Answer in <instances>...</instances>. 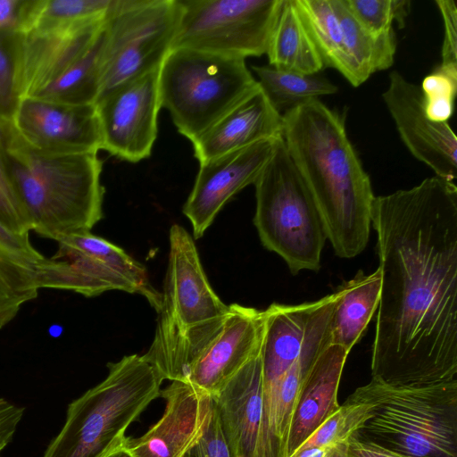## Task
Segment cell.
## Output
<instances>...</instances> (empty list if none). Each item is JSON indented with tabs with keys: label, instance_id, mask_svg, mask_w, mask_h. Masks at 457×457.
<instances>
[{
	"label": "cell",
	"instance_id": "30",
	"mask_svg": "<svg viewBox=\"0 0 457 457\" xmlns=\"http://www.w3.org/2000/svg\"><path fill=\"white\" fill-rule=\"evenodd\" d=\"M299 14L307 29L325 68L347 76V60L342 30L332 0H295Z\"/></svg>",
	"mask_w": 457,
	"mask_h": 457
},
{
	"label": "cell",
	"instance_id": "20",
	"mask_svg": "<svg viewBox=\"0 0 457 457\" xmlns=\"http://www.w3.org/2000/svg\"><path fill=\"white\" fill-rule=\"evenodd\" d=\"M104 21L22 34L18 78L21 98L35 95L83 56L100 35Z\"/></svg>",
	"mask_w": 457,
	"mask_h": 457
},
{
	"label": "cell",
	"instance_id": "26",
	"mask_svg": "<svg viewBox=\"0 0 457 457\" xmlns=\"http://www.w3.org/2000/svg\"><path fill=\"white\" fill-rule=\"evenodd\" d=\"M266 54L280 71L312 75L325 68L295 0H283Z\"/></svg>",
	"mask_w": 457,
	"mask_h": 457
},
{
	"label": "cell",
	"instance_id": "16",
	"mask_svg": "<svg viewBox=\"0 0 457 457\" xmlns=\"http://www.w3.org/2000/svg\"><path fill=\"white\" fill-rule=\"evenodd\" d=\"M53 259L67 262L104 292L120 290L145 296L157 311L162 294L153 288L145 267L106 239L80 231L59 237Z\"/></svg>",
	"mask_w": 457,
	"mask_h": 457
},
{
	"label": "cell",
	"instance_id": "12",
	"mask_svg": "<svg viewBox=\"0 0 457 457\" xmlns=\"http://www.w3.org/2000/svg\"><path fill=\"white\" fill-rule=\"evenodd\" d=\"M12 125L20 139L38 152L70 154L101 150L95 104L76 105L22 97Z\"/></svg>",
	"mask_w": 457,
	"mask_h": 457
},
{
	"label": "cell",
	"instance_id": "21",
	"mask_svg": "<svg viewBox=\"0 0 457 457\" xmlns=\"http://www.w3.org/2000/svg\"><path fill=\"white\" fill-rule=\"evenodd\" d=\"M283 117L260 86L192 141L199 163L254 143L282 137Z\"/></svg>",
	"mask_w": 457,
	"mask_h": 457
},
{
	"label": "cell",
	"instance_id": "35",
	"mask_svg": "<svg viewBox=\"0 0 457 457\" xmlns=\"http://www.w3.org/2000/svg\"><path fill=\"white\" fill-rule=\"evenodd\" d=\"M0 221L19 234L31 231L28 216L14 191L0 156Z\"/></svg>",
	"mask_w": 457,
	"mask_h": 457
},
{
	"label": "cell",
	"instance_id": "36",
	"mask_svg": "<svg viewBox=\"0 0 457 457\" xmlns=\"http://www.w3.org/2000/svg\"><path fill=\"white\" fill-rule=\"evenodd\" d=\"M183 457H231L213 401L211 414L202 436Z\"/></svg>",
	"mask_w": 457,
	"mask_h": 457
},
{
	"label": "cell",
	"instance_id": "33",
	"mask_svg": "<svg viewBox=\"0 0 457 457\" xmlns=\"http://www.w3.org/2000/svg\"><path fill=\"white\" fill-rule=\"evenodd\" d=\"M359 22L374 34L393 31V23L403 28L410 0H344Z\"/></svg>",
	"mask_w": 457,
	"mask_h": 457
},
{
	"label": "cell",
	"instance_id": "7",
	"mask_svg": "<svg viewBox=\"0 0 457 457\" xmlns=\"http://www.w3.org/2000/svg\"><path fill=\"white\" fill-rule=\"evenodd\" d=\"M253 185V223L263 246L279 255L293 275L302 270L318 271L326 230L282 137Z\"/></svg>",
	"mask_w": 457,
	"mask_h": 457
},
{
	"label": "cell",
	"instance_id": "2",
	"mask_svg": "<svg viewBox=\"0 0 457 457\" xmlns=\"http://www.w3.org/2000/svg\"><path fill=\"white\" fill-rule=\"evenodd\" d=\"M282 117L287 151L314 199L327 239L338 257L359 255L369 241L375 195L344 119L319 98Z\"/></svg>",
	"mask_w": 457,
	"mask_h": 457
},
{
	"label": "cell",
	"instance_id": "1",
	"mask_svg": "<svg viewBox=\"0 0 457 457\" xmlns=\"http://www.w3.org/2000/svg\"><path fill=\"white\" fill-rule=\"evenodd\" d=\"M382 274L371 378L393 386L457 375V187L434 176L375 196Z\"/></svg>",
	"mask_w": 457,
	"mask_h": 457
},
{
	"label": "cell",
	"instance_id": "37",
	"mask_svg": "<svg viewBox=\"0 0 457 457\" xmlns=\"http://www.w3.org/2000/svg\"><path fill=\"white\" fill-rule=\"evenodd\" d=\"M444 21L441 66L457 68V7L453 0H436Z\"/></svg>",
	"mask_w": 457,
	"mask_h": 457
},
{
	"label": "cell",
	"instance_id": "24",
	"mask_svg": "<svg viewBox=\"0 0 457 457\" xmlns=\"http://www.w3.org/2000/svg\"><path fill=\"white\" fill-rule=\"evenodd\" d=\"M342 30L347 60L346 80L353 87L364 83L376 71L388 69L396 51L395 31L374 34L354 17L344 0H332Z\"/></svg>",
	"mask_w": 457,
	"mask_h": 457
},
{
	"label": "cell",
	"instance_id": "10",
	"mask_svg": "<svg viewBox=\"0 0 457 457\" xmlns=\"http://www.w3.org/2000/svg\"><path fill=\"white\" fill-rule=\"evenodd\" d=\"M173 48L245 59L266 54L283 0H178Z\"/></svg>",
	"mask_w": 457,
	"mask_h": 457
},
{
	"label": "cell",
	"instance_id": "25",
	"mask_svg": "<svg viewBox=\"0 0 457 457\" xmlns=\"http://www.w3.org/2000/svg\"><path fill=\"white\" fill-rule=\"evenodd\" d=\"M381 286L379 268L370 274L359 270L352 279L339 286L341 296L332 316L331 344L351 351L378 309Z\"/></svg>",
	"mask_w": 457,
	"mask_h": 457
},
{
	"label": "cell",
	"instance_id": "38",
	"mask_svg": "<svg viewBox=\"0 0 457 457\" xmlns=\"http://www.w3.org/2000/svg\"><path fill=\"white\" fill-rule=\"evenodd\" d=\"M30 0H0V31L21 32Z\"/></svg>",
	"mask_w": 457,
	"mask_h": 457
},
{
	"label": "cell",
	"instance_id": "14",
	"mask_svg": "<svg viewBox=\"0 0 457 457\" xmlns=\"http://www.w3.org/2000/svg\"><path fill=\"white\" fill-rule=\"evenodd\" d=\"M383 100L411 154L436 176L453 181L457 175L456 136L448 122L428 119L420 86L394 71Z\"/></svg>",
	"mask_w": 457,
	"mask_h": 457
},
{
	"label": "cell",
	"instance_id": "44",
	"mask_svg": "<svg viewBox=\"0 0 457 457\" xmlns=\"http://www.w3.org/2000/svg\"><path fill=\"white\" fill-rule=\"evenodd\" d=\"M346 449H347V445L345 446L344 448H342L338 452V453H337V455L336 457H346Z\"/></svg>",
	"mask_w": 457,
	"mask_h": 457
},
{
	"label": "cell",
	"instance_id": "6",
	"mask_svg": "<svg viewBox=\"0 0 457 457\" xmlns=\"http://www.w3.org/2000/svg\"><path fill=\"white\" fill-rule=\"evenodd\" d=\"M106 378L68 406L42 457H97L158 396L164 380L143 355L107 364Z\"/></svg>",
	"mask_w": 457,
	"mask_h": 457
},
{
	"label": "cell",
	"instance_id": "28",
	"mask_svg": "<svg viewBox=\"0 0 457 457\" xmlns=\"http://www.w3.org/2000/svg\"><path fill=\"white\" fill-rule=\"evenodd\" d=\"M113 0H30L21 34L104 21Z\"/></svg>",
	"mask_w": 457,
	"mask_h": 457
},
{
	"label": "cell",
	"instance_id": "32",
	"mask_svg": "<svg viewBox=\"0 0 457 457\" xmlns=\"http://www.w3.org/2000/svg\"><path fill=\"white\" fill-rule=\"evenodd\" d=\"M22 34L0 31V120L12 123L21 100L19 64Z\"/></svg>",
	"mask_w": 457,
	"mask_h": 457
},
{
	"label": "cell",
	"instance_id": "31",
	"mask_svg": "<svg viewBox=\"0 0 457 457\" xmlns=\"http://www.w3.org/2000/svg\"><path fill=\"white\" fill-rule=\"evenodd\" d=\"M376 404L362 386L358 387L298 450L347 445L350 437L372 416Z\"/></svg>",
	"mask_w": 457,
	"mask_h": 457
},
{
	"label": "cell",
	"instance_id": "27",
	"mask_svg": "<svg viewBox=\"0 0 457 457\" xmlns=\"http://www.w3.org/2000/svg\"><path fill=\"white\" fill-rule=\"evenodd\" d=\"M103 30L104 27L95 43L83 56L32 97L68 104H95L100 91Z\"/></svg>",
	"mask_w": 457,
	"mask_h": 457
},
{
	"label": "cell",
	"instance_id": "41",
	"mask_svg": "<svg viewBox=\"0 0 457 457\" xmlns=\"http://www.w3.org/2000/svg\"><path fill=\"white\" fill-rule=\"evenodd\" d=\"M346 445L305 447L295 452L291 457H336L338 452Z\"/></svg>",
	"mask_w": 457,
	"mask_h": 457
},
{
	"label": "cell",
	"instance_id": "15",
	"mask_svg": "<svg viewBox=\"0 0 457 457\" xmlns=\"http://www.w3.org/2000/svg\"><path fill=\"white\" fill-rule=\"evenodd\" d=\"M71 281L66 262L46 258L33 247L29 233H16L0 221V329L40 289L69 291Z\"/></svg>",
	"mask_w": 457,
	"mask_h": 457
},
{
	"label": "cell",
	"instance_id": "40",
	"mask_svg": "<svg viewBox=\"0 0 457 457\" xmlns=\"http://www.w3.org/2000/svg\"><path fill=\"white\" fill-rule=\"evenodd\" d=\"M346 457H403L372 443L351 436L347 443Z\"/></svg>",
	"mask_w": 457,
	"mask_h": 457
},
{
	"label": "cell",
	"instance_id": "29",
	"mask_svg": "<svg viewBox=\"0 0 457 457\" xmlns=\"http://www.w3.org/2000/svg\"><path fill=\"white\" fill-rule=\"evenodd\" d=\"M257 82L271 105L281 113L320 96L337 93V87L318 74L302 75L272 66H252Z\"/></svg>",
	"mask_w": 457,
	"mask_h": 457
},
{
	"label": "cell",
	"instance_id": "39",
	"mask_svg": "<svg viewBox=\"0 0 457 457\" xmlns=\"http://www.w3.org/2000/svg\"><path fill=\"white\" fill-rule=\"evenodd\" d=\"M24 409L0 397V453L11 441Z\"/></svg>",
	"mask_w": 457,
	"mask_h": 457
},
{
	"label": "cell",
	"instance_id": "4",
	"mask_svg": "<svg viewBox=\"0 0 457 457\" xmlns=\"http://www.w3.org/2000/svg\"><path fill=\"white\" fill-rule=\"evenodd\" d=\"M228 310L212 290L192 237L172 225L157 327L143 357L163 379L184 381L221 331Z\"/></svg>",
	"mask_w": 457,
	"mask_h": 457
},
{
	"label": "cell",
	"instance_id": "18",
	"mask_svg": "<svg viewBox=\"0 0 457 457\" xmlns=\"http://www.w3.org/2000/svg\"><path fill=\"white\" fill-rule=\"evenodd\" d=\"M228 308L221 331L195 361L184 380L211 396L216 395L262 345L263 311L237 303Z\"/></svg>",
	"mask_w": 457,
	"mask_h": 457
},
{
	"label": "cell",
	"instance_id": "13",
	"mask_svg": "<svg viewBox=\"0 0 457 457\" xmlns=\"http://www.w3.org/2000/svg\"><path fill=\"white\" fill-rule=\"evenodd\" d=\"M278 138L262 140L200 163L182 209L192 224L195 239L204 234L232 196L254 184Z\"/></svg>",
	"mask_w": 457,
	"mask_h": 457
},
{
	"label": "cell",
	"instance_id": "5",
	"mask_svg": "<svg viewBox=\"0 0 457 457\" xmlns=\"http://www.w3.org/2000/svg\"><path fill=\"white\" fill-rule=\"evenodd\" d=\"M376 402L353 435L403 457H457V379L420 386H362Z\"/></svg>",
	"mask_w": 457,
	"mask_h": 457
},
{
	"label": "cell",
	"instance_id": "8",
	"mask_svg": "<svg viewBox=\"0 0 457 457\" xmlns=\"http://www.w3.org/2000/svg\"><path fill=\"white\" fill-rule=\"evenodd\" d=\"M161 108L191 142L258 87L245 59L173 48L159 69Z\"/></svg>",
	"mask_w": 457,
	"mask_h": 457
},
{
	"label": "cell",
	"instance_id": "19",
	"mask_svg": "<svg viewBox=\"0 0 457 457\" xmlns=\"http://www.w3.org/2000/svg\"><path fill=\"white\" fill-rule=\"evenodd\" d=\"M212 397L231 457H258L263 421L261 349Z\"/></svg>",
	"mask_w": 457,
	"mask_h": 457
},
{
	"label": "cell",
	"instance_id": "3",
	"mask_svg": "<svg viewBox=\"0 0 457 457\" xmlns=\"http://www.w3.org/2000/svg\"><path fill=\"white\" fill-rule=\"evenodd\" d=\"M2 159L31 230L56 241L90 231L103 218V163L97 153L53 154L24 144L11 124Z\"/></svg>",
	"mask_w": 457,
	"mask_h": 457
},
{
	"label": "cell",
	"instance_id": "42",
	"mask_svg": "<svg viewBox=\"0 0 457 457\" xmlns=\"http://www.w3.org/2000/svg\"><path fill=\"white\" fill-rule=\"evenodd\" d=\"M97 457H135L127 445V436L124 435L116 438Z\"/></svg>",
	"mask_w": 457,
	"mask_h": 457
},
{
	"label": "cell",
	"instance_id": "22",
	"mask_svg": "<svg viewBox=\"0 0 457 457\" xmlns=\"http://www.w3.org/2000/svg\"><path fill=\"white\" fill-rule=\"evenodd\" d=\"M349 351L329 344L301 386L290 420L286 457H291L339 407L337 392Z\"/></svg>",
	"mask_w": 457,
	"mask_h": 457
},
{
	"label": "cell",
	"instance_id": "9",
	"mask_svg": "<svg viewBox=\"0 0 457 457\" xmlns=\"http://www.w3.org/2000/svg\"><path fill=\"white\" fill-rule=\"evenodd\" d=\"M179 16L178 0H113L104 24L97 100L160 68L171 50Z\"/></svg>",
	"mask_w": 457,
	"mask_h": 457
},
{
	"label": "cell",
	"instance_id": "43",
	"mask_svg": "<svg viewBox=\"0 0 457 457\" xmlns=\"http://www.w3.org/2000/svg\"><path fill=\"white\" fill-rule=\"evenodd\" d=\"M12 123H4L0 120V156L6 147L9 137L10 127Z\"/></svg>",
	"mask_w": 457,
	"mask_h": 457
},
{
	"label": "cell",
	"instance_id": "23",
	"mask_svg": "<svg viewBox=\"0 0 457 457\" xmlns=\"http://www.w3.org/2000/svg\"><path fill=\"white\" fill-rule=\"evenodd\" d=\"M321 303L322 298L293 305L274 303L263 311L262 402L300 355Z\"/></svg>",
	"mask_w": 457,
	"mask_h": 457
},
{
	"label": "cell",
	"instance_id": "17",
	"mask_svg": "<svg viewBox=\"0 0 457 457\" xmlns=\"http://www.w3.org/2000/svg\"><path fill=\"white\" fill-rule=\"evenodd\" d=\"M165 400L161 419L137 438L127 437L135 457H183L202 436L212 397L187 381L174 380L160 391Z\"/></svg>",
	"mask_w": 457,
	"mask_h": 457
},
{
	"label": "cell",
	"instance_id": "34",
	"mask_svg": "<svg viewBox=\"0 0 457 457\" xmlns=\"http://www.w3.org/2000/svg\"><path fill=\"white\" fill-rule=\"evenodd\" d=\"M420 87L428 119L436 122H447L453 112L457 68L439 65L425 77Z\"/></svg>",
	"mask_w": 457,
	"mask_h": 457
},
{
	"label": "cell",
	"instance_id": "11",
	"mask_svg": "<svg viewBox=\"0 0 457 457\" xmlns=\"http://www.w3.org/2000/svg\"><path fill=\"white\" fill-rule=\"evenodd\" d=\"M159 69L125 81L96 102L101 149L129 162L151 155L161 109Z\"/></svg>",
	"mask_w": 457,
	"mask_h": 457
}]
</instances>
